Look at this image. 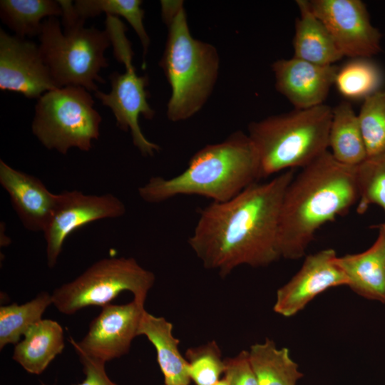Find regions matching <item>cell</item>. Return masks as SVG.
<instances>
[{
  "label": "cell",
  "instance_id": "obj_10",
  "mask_svg": "<svg viewBox=\"0 0 385 385\" xmlns=\"http://www.w3.org/2000/svg\"><path fill=\"white\" fill-rule=\"evenodd\" d=\"M309 4L343 56L368 58L381 51V34L361 0H310Z\"/></svg>",
  "mask_w": 385,
  "mask_h": 385
},
{
  "label": "cell",
  "instance_id": "obj_24",
  "mask_svg": "<svg viewBox=\"0 0 385 385\" xmlns=\"http://www.w3.org/2000/svg\"><path fill=\"white\" fill-rule=\"evenodd\" d=\"M52 304L51 294L39 292L33 299L21 304L14 302L0 307V349L16 344L21 336L42 319L46 309Z\"/></svg>",
  "mask_w": 385,
  "mask_h": 385
},
{
  "label": "cell",
  "instance_id": "obj_15",
  "mask_svg": "<svg viewBox=\"0 0 385 385\" xmlns=\"http://www.w3.org/2000/svg\"><path fill=\"white\" fill-rule=\"evenodd\" d=\"M276 89L294 107L307 109L324 104L339 68L295 57L273 63Z\"/></svg>",
  "mask_w": 385,
  "mask_h": 385
},
{
  "label": "cell",
  "instance_id": "obj_12",
  "mask_svg": "<svg viewBox=\"0 0 385 385\" xmlns=\"http://www.w3.org/2000/svg\"><path fill=\"white\" fill-rule=\"evenodd\" d=\"M125 212L124 203L111 193L86 195L71 190L58 194L55 208L43 232L48 267L56 266L66 239L73 231L93 221L121 217Z\"/></svg>",
  "mask_w": 385,
  "mask_h": 385
},
{
  "label": "cell",
  "instance_id": "obj_13",
  "mask_svg": "<svg viewBox=\"0 0 385 385\" xmlns=\"http://www.w3.org/2000/svg\"><path fill=\"white\" fill-rule=\"evenodd\" d=\"M0 89L38 99L58 89L44 63L38 45L0 30Z\"/></svg>",
  "mask_w": 385,
  "mask_h": 385
},
{
  "label": "cell",
  "instance_id": "obj_5",
  "mask_svg": "<svg viewBox=\"0 0 385 385\" xmlns=\"http://www.w3.org/2000/svg\"><path fill=\"white\" fill-rule=\"evenodd\" d=\"M62 9V31L56 17L43 20L38 45L42 59L58 88L80 86L98 91L96 83H105L99 73L108 66L105 51L111 44L106 29L84 27L69 0H58Z\"/></svg>",
  "mask_w": 385,
  "mask_h": 385
},
{
  "label": "cell",
  "instance_id": "obj_27",
  "mask_svg": "<svg viewBox=\"0 0 385 385\" xmlns=\"http://www.w3.org/2000/svg\"><path fill=\"white\" fill-rule=\"evenodd\" d=\"M356 182L357 212L364 213L372 205L385 212V151L367 158L356 167Z\"/></svg>",
  "mask_w": 385,
  "mask_h": 385
},
{
  "label": "cell",
  "instance_id": "obj_29",
  "mask_svg": "<svg viewBox=\"0 0 385 385\" xmlns=\"http://www.w3.org/2000/svg\"><path fill=\"white\" fill-rule=\"evenodd\" d=\"M190 380L195 385H215L225 372V361L215 341L190 347L185 352Z\"/></svg>",
  "mask_w": 385,
  "mask_h": 385
},
{
  "label": "cell",
  "instance_id": "obj_25",
  "mask_svg": "<svg viewBox=\"0 0 385 385\" xmlns=\"http://www.w3.org/2000/svg\"><path fill=\"white\" fill-rule=\"evenodd\" d=\"M141 4L140 0H77L73 3L78 16L85 21L101 13L123 17L140 38L145 56L150 44V38L143 21L145 11L141 8Z\"/></svg>",
  "mask_w": 385,
  "mask_h": 385
},
{
  "label": "cell",
  "instance_id": "obj_23",
  "mask_svg": "<svg viewBox=\"0 0 385 385\" xmlns=\"http://www.w3.org/2000/svg\"><path fill=\"white\" fill-rule=\"evenodd\" d=\"M58 1L1 0L0 17L2 22L15 33L26 38L38 36L43 19L62 16Z\"/></svg>",
  "mask_w": 385,
  "mask_h": 385
},
{
  "label": "cell",
  "instance_id": "obj_28",
  "mask_svg": "<svg viewBox=\"0 0 385 385\" xmlns=\"http://www.w3.org/2000/svg\"><path fill=\"white\" fill-rule=\"evenodd\" d=\"M357 116L367 158L385 151V91L365 98Z\"/></svg>",
  "mask_w": 385,
  "mask_h": 385
},
{
  "label": "cell",
  "instance_id": "obj_2",
  "mask_svg": "<svg viewBox=\"0 0 385 385\" xmlns=\"http://www.w3.org/2000/svg\"><path fill=\"white\" fill-rule=\"evenodd\" d=\"M358 199L356 167L340 163L329 150L303 168L287 186L281 205V257L304 256L317 231L346 214Z\"/></svg>",
  "mask_w": 385,
  "mask_h": 385
},
{
  "label": "cell",
  "instance_id": "obj_17",
  "mask_svg": "<svg viewBox=\"0 0 385 385\" xmlns=\"http://www.w3.org/2000/svg\"><path fill=\"white\" fill-rule=\"evenodd\" d=\"M373 245L357 254L337 257L335 262L344 273L354 292L369 299L385 304V228L378 225Z\"/></svg>",
  "mask_w": 385,
  "mask_h": 385
},
{
  "label": "cell",
  "instance_id": "obj_4",
  "mask_svg": "<svg viewBox=\"0 0 385 385\" xmlns=\"http://www.w3.org/2000/svg\"><path fill=\"white\" fill-rule=\"evenodd\" d=\"M160 5L168 34L160 66L172 90L167 115L177 122L197 113L209 98L219 57L213 46L191 36L182 1H161Z\"/></svg>",
  "mask_w": 385,
  "mask_h": 385
},
{
  "label": "cell",
  "instance_id": "obj_21",
  "mask_svg": "<svg viewBox=\"0 0 385 385\" xmlns=\"http://www.w3.org/2000/svg\"><path fill=\"white\" fill-rule=\"evenodd\" d=\"M329 147L332 156L348 166L357 167L367 158L358 116L347 101L333 108Z\"/></svg>",
  "mask_w": 385,
  "mask_h": 385
},
{
  "label": "cell",
  "instance_id": "obj_8",
  "mask_svg": "<svg viewBox=\"0 0 385 385\" xmlns=\"http://www.w3.org/2000/svg\"><path fill=\"white\" fill-rule=\"evenodd\" d=\"M154 274L133 257H109L98 260L70 282L51 294L57 310L71 315L89 306L111 304L120 293L130 292L133 299L145 304L155 283Z\"/></svg>",
  "mask_w": 385,
  "mask_h": 385
},
{
  "label": "cell",
  "instance_id": "obj_34",
  "mask_svg": "<svg viewBox=\"0 0 385 385\" xmlns=\"http://www.w3.org/2000/svg\"><path fill=\"white\" fill-rule=\"evenodd\" d=\"M163 385H167V384H163Z\"/></svg>",
  "mask_w": 385,
  "mask_h": 385
},
{
  "label": "cell",
  "instance_id": "obj_6",
  "mask_svg": "<svg viewBox=\"0 0 385 385\" xmlns=\"http://www.w3.org/2000/svg\"><path fill=\"white\" fill-rule=\"evenodd\" d=\"M332 112L324 103L250 123L247 135L258 155L260 178L303 168L327 152Z\"/></svg>",
  "mask_w": 385,
  "mask_h": 385
},
{
  "label": "cell",
  "instance_id": "obj_22",
  "mask_svg": "<svg viewBox=\"0 0 385 385\" xmlns=\"http://www.w3.org/2000/svg\"><path fill=\"white\" fill-rule=\"evenodd\" d=\"M247 351L258 385H297L303 376L289 349L277 348L272 339L266 338L252 345Z\"/></svg>",
  "mask_w": 385,
  "mask_h": 385
},
{
  "label": "cell",
  "instance_id": "obj_9",
  "mask_svg": "<svg viewBox=\"0 0 385 385\" xmlns=\"http://www.w3.org/2000/svg\"><path fill=\"white\" fill-rule=\"evenodd\" d=\"M114 56L123 63L125 71H114L109 75L111 89L108 93L100 91L95 96L102 104L113 112L116 125L123 131H130L132 140L144 156H153L160 150L158 145L149 141L143 135L139 125V117L152 119L155 111L148 102V84L147 76H138L132 64L133 52L127 38H120L113 43Z\"/></svg>",
  "mask_w": 385,
  "mask_h": 385
},
{
  "label": "cell",
  "instance_id": "obj_3",
  "mask_svg": "<svg viewBox=\"0 0 385 385\" xmlns=\"http://www.w3.org/2000/svg\"><path fill=\"white\" fill-rule=\"evenodd\" d=\"M260 178L256 149L247 134L237 131L221 143L199 150L178 175L151 178L138 188V194L148 203H160L178 195H198L222 202Z\"/></svg>",
  "mask_w": 385,
  "mask_h": 385
},
{
  "label": "cell",
  "instance_id": "obj_11",
  "mask_svg": "<svg viewBox=\"0 0 385 385\" xmlns=\"http://www.w3.org/2000/svg\"><path fill=\"white\" fill-rule=\"evenodd\" d=\"M145 304L134 299L124 304L102 307L93 319L84 337L79 342L69 339L78 356L103 363L127 354L137 337Z\"/></svg>",
  "mask_w": 385,
  "mask_h": 385
},
{
  "label": "cell",
  "instance_id": "obj_31",
  "mask_svg": "<svg viewBox=\"0 0 385 385\" xmlns=\"http://www.w3.org/2000/svg\"><path fill=\"white\" fill-rule=\"evenodd\" d=\"M83 366L84 379L78 384L73 385H118L108 376L106 363L97 361L85 356H78ZM40 385H49L41 381Z\"/></svg>",
  "mask_w": 385,
  "mask_h": 385
},
{
  "label": "cell",
  "instance_id": "obj_1",
  "mask_svg": "<svg viewBox=\"0 0 385 385\" xmlns=\"http://www.w3.org/2000/svg\"><path fill=\"white\" fill-rule=\"evenodd\" d=\"M294 177V170L282 172L200 210L188 244L204 267L225 277L239 266L264 267L281 257L280 208Z\"/></svg>",
  "mask_w": 385,
  "mask_h": 385
},
{
  "label": "cell",
  "instance_id": "obj_18",
  "mask_svg": "<svg viewBox=\"0 0 385 385\" xmlns=\"http://www.w3.org/2000/svg\"><path fill=\"white\" fill-rule=\"evenodd\" d=\"M138 335L145 336L155 347L165 384L189 385L188 363L178 349L180 341L173 334L171 322L145 310Z\"/></svg>",
  "mask_w": 385,
  "mask_h": 385
},
{
  "label": "cell",
  "instance_id": "obj_20",
  "mask_svg": "<svg viewBox=\"0 0 385 385\" xmlns=\"http://www.w3.org/2000/svg\"><path fill=\"white\" fill-rule=\"evenodd\" d=\"M294 56L319 65H333L344 56L323 23L312 11L309 1L297 0Z\"/></svg>",
  "mask_w": 385,
  "mask_h": 385
},
{
  "label": "cell",
  "instance_id": "obj_7",
  "mask_svg": "<svg viewBox=\"0 0 385 385\" xmlns=\"http://www.w3.org/2000/svg\"><path fill=\"white\" fill-rule=\"evenodd\" d=\"M86 88L66 86L43 93L35 106L33 134L47 149L66 155L71 148L89 151L100 135L102 118Z\"/></svg>",
  "mask_w": 385,
  "mask_h": 385
},
{
  "label": "cell",
  "instance_id": "obj_32",
  "mask_svg": "<svg viewBox=\"0 0 385 385\" xmlns=\"http://www.w3.org/2000/svg\"><path fill=\"white\" fill-rule=\"evenodd\" d=\"M215 385H230L229 381L224 376Z\"/></svg>",
  "mask_w": 385,
  "mask_h": 385
},
{
  "label": "cell",
  "instance_id": "obj_16",
  "mask_svg": "<svg viewBox=\"0 0 385 385\" xmlns=\"http://www.w3.org/2000/svg\"><path fill=\"white\" fill-rule=\"evenodd\" d=\"M0 183L24 227L43 232L55 208L58 194L51 192L36 177L11 168L0 160Z\"/></svg>",
  "mask_w": 385,
  "mask_h": 385
},
{
  "label": "cell",
  "instance_id": "obj_30",
  "mask_svg": "<svg viewBox=\"0 0 385 385\" xmlns=\"http://www.w3.org/2000/svg\"><path fill=\"white\" fill-rule=\"evenodd\" d=\"M224 361V376L229 381L230 385H258L249 361L247 351L243 350Z\"/></svg>",
  "mask_w": 385,
  "mask_h": 385
},
{
  "label": "cell",
  "instance_id": "obj_26",
  "mask_svg": "<svg viewBox=\"0 0 385 385\" xmlns=\"http://www.w3.org/2000/svg\"><path fill=\"white\" fill-rule=\"evenodd\" d=\"M381 83L379 68L367 58H352L338 70L334 85L349 99L365 98L376 92Z\"/></svg>",
  "mask_w": 385,
  "mask_h": 385
},
{
  "label": "cell",
  "instance_id": "obj_14",
  "mask_svg": "<svg viewBox=\"0 0 385 385\" xmlns=\"http://www.w3.org/2000/svg\"><path fill=\"white\" fill-rule=\"evenodd\" d=\"M337 257L330 248L307 256L299 270L277 289L274 311L292 317L329 288L347 285L344 273L335 262Z\"/></svg>",
  "mask_w": 385,
  "mask_h": 385
},
{
  "label": "cell",
  "instance_id": "obj_19",
  "mask_svg": "<svg viewBox=\"0 0 385 385\" xmlns=\"http://www.w3.org/2000/svg\"><path fill=\"white\" fill-rule=\"evenodd\" d=\"M65 347L64 334L56 321L42 319L15 344L12 359L29 374L43 373Z\"/></svg>",
  "mask_w": 385,
  "mask_h": 385
},
{
  "label": "cell",
  "instance_id": "obj_33",
  "mask_svg": "<svg viewBox=\"0 0 385 385\" xmlns=\"http://www.w3.org/2000/svg\"><path fill=\"white\" fill-rule=\"evenodd\" d=\"M382 225H383L384 227L385 228V222H384V223H382Z\"/></svg>",
  "mask_w": 385,
  "mask_h": 385
}]
</instances>
